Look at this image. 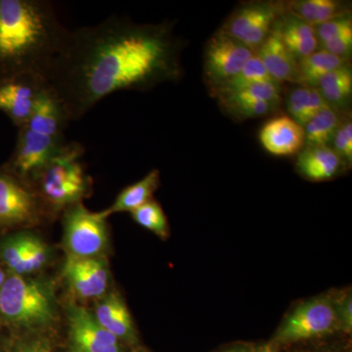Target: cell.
<instances>
[{
  "label": "cell",
  "instance_id": "cell-1",
  "mask_svg": "<svg viewBox=\"0 0 352 352\" xmlns=\"http://www.w3.org/2000/svg\"><path fill=\"white\" fill-rule=\"evenodd\" d=\"M179 47L168 24L138 25L110 17L71 31L45 80L69 120L76 122L115 92L176 80Z\"/></svg>",
  "mask_w": 352,
  "mask_h": 352
},
{
  "label": "cell",
  "instance_id": "cell-2",
  "mask_svg": "<svg viewBox=\"0 0 352 352\" xmlns=\"http://www.w3.org/2000/svg\"><path fill=\"white\" fill-rule=\"evenodd\" d=\"M69 32L47 0H0V80L27 74L45 78Z\"/></svg>",
  "mask_w": 352,
  "mask_h": 352
},
{
  "label": "cell",
  "instance_id": "cell-3",
  "mask_svg": "<svg viewBox=\"0 0 352 352\" xmlns=\"http://www.w3.org/2000/svg\"><path fill=\"white\" fill-rule=\"evenodd\" d=\"M69 122L63 104L48 87L31 119L18 129L15 148L3 166L32 184L44 166L66 144L65 131Z\"/></svg>",
  "mask_w": 352,
  "mask_h": 352
},
{
  "label": "cell",
  "instance_id": "cell-4",
  "mask_svg": "<svg viewBox=\"0 0 352 352\" xmlns=\"http://www.w3.org/2000/svg\"><path fill=\"white\" fill-rule=\"evenodd\" d=\"M85 152L80 143L66 142L32 182L50 215L82 203L91 193V178L82 163Z\"/></svg>",
  "mask_w": 352,
  "mask_h": 352
},
{
  "label": "cell",
  "instance_id": "cell-5",
  "mask_svg": "<svg viewBox=\"0 0 352 352\" xmlns=\"http://www.w3.org/2000/svg\"><path fill=\"white\" fill-rule=\"evenodd\" d=\"M50 284L31 276L8 275L0 289V323L13 330L50 326L56 318V303Z\"/></svg>",
  "mask_w": 352,
  "mask_h": 352
},
{
  "label": "cell",
  "instance_id": "cell-6",
  "mask_svg": "<svg viewBox=\"0 0 352 352\" xmlns=\"http://www.w3.org/2000/svg\"><path fill=\"white\" fill-rule=\"evenodd\" d=\"M50 217L31 183L0 166V234L24 230Z\"/></svg>",
  "mask_w": 352,
  "mask_h": 352
},
{
  "label": "cell",
  "instance_id": "cell-7",
  "mask_svg": "<svg viewBox=\"0 0 352 352\" xmlns=\"http://www.w3.org/2000/svg\"><path fill=\"white\" fill-rule=\"evenodd\" d=\"M338 331L330 296H315L294 308L275 333V344H295L325 337Z\"/></svg>",
  "mask_w": 352,
  "mask_h": 352
},
{
  "label": "cell",
  "instance_id": "cell-8",
  "mask_svg": "<svg viewBox=\"0 0 352 352\" xmlns=\"http://www.w3.org/2000/svg\"><path fill=\"white\" fill-rule=\"evenodd\" d=\"M64 247L69 256L78 258H102L109 245L105 217L92 212L82 203L63 212Z\"/></svg>",
  "mask_w": 352,
  "mask_h": 352
},
{
  "label": "cell",
  "instance_id": "cell-9",
  "mask_svg": "<svg viewBox=\"0 0 352 352\" xmlns=\"http://www.w3.org/2000/svg\"><path fill=\"white\" fill-rule=\"evenodd\" d=\"M50 258L48 245L25 229L6 234L0 239V263L8 275L31 276L45 267Z\"/></svg>",
  "mask_w": 352,
  "mask_h": 352
},
{
  "label": "cell",
  "instance_id": "cell-10",
  "mask_svg": "<svg viewBox=\"0 0 352 352\" xmlns=\"http://www.w3.org/2000/svg\"><path fill=\"white\" fill-rule=\"evenodd\" d=\"M43 76L27 74L0 80V111L20 129L31 119L39 100L47 90Z\"/></svg>",
  "mask_w": 352,
  "mask_h": 352
},
{
  "label": "cell",
  "instance_id": "cell-11",
  "mask_svg": "<svg viewBox=\"0 0 352 352\" xmlns=\"http://www.w3.org/2000/svg\"><path fill=\"white\" fill-rule=\"evenodd\" d=\"M256 53L221 31L208 41L205 53V76L212 89L231 80Z\"/></svg>",
  "mask_w": 352,
  "mask_h": 352
},
{
  "label": "cell",
  "instance_id": "cell-12",
  "mask_svg": "<svg viewBox=\"0 0 352 352\" xmlns=\"http://www.w3.org/2000/svg\"><path fill=\"white\" fill-rule=\"evenodd\" d=\"M280 12L279 6L270 2L247 4L233 14L222 31L256 52L274 29Z\"/></svg>",
  "mask_w": 352,
  "mask_h": 352
},
{
  "label": "cell",
  "instance_id": "cell-13",
  "mask_svg": "<svg viewBox=\"0 0 352 352\" xmlns=\"http://www.w3.org/2000/svg\"><path fill=\"white\" fill-rule=\"evenodd\" d=\"M63 276L76 296L82 300L102 298L109 288L107 261L102 258H78L67 256Z\"/></svg>",
  "mask_w": 352,
  "mask_h": 352
},
{
  "label": "cell",
  "instance_id": "cell-14",
  "mask_svg": "<svg viewBox=\"0 0 352 352\" xmlns=\"http://www.w3.org/2000/svg\"><path fill=\"white\" fill-rule=\"evenodd\" d=\"M73 346L83 352H122L119 340L102 327L85 307L69 305L67 309Z\"/></svg>",
  "mask_w": 352,
  "mask_h": 352
},
{
  "label": "cell",
  "instance_id": "cell-15",
  "mask_svg": "<svg viewBox=\"0 0 352 352\" xmlns=\"http://www.w3.org/2000/svg\"><path fill=\"white\" fill-rule=\"evenodd\" d=\"M259 139L266 151L278 157L293 156L305 144V129L289 116L268 120L261 129Z\"/></svg>",
  "mask_w": 352,
  "mask_h": 352
},
{
  "label": "cell",
  "instance_id": "cell-16",
  "mask_svg": "<svg viewBox=\"0 0 352 352\" xmlns=\"http://www.w3.org/2000/svg\"><path fill=\"white\" fill-rule=\"evenodd\" d=\"M268 75L276 82H300L298 61L284 45L280 38L277 24L268 38L256 50Z\"/></svg>",
  "mask_w": 352,
  "mask_h": 352
},
{
  "label": "cell",
  "instance_id": "cell-17",
  "mask_svg": "<svg viewBox=\"0 0 352 352\" xmlns=\"http://www.w3.org/2000/svg\"><path fill=\"white\" fill-rule=\"evenodd\" d=\"M95 318L102 327L118 340H135V328L132 317L122 296L115 292L102 296L97 305Z\"/></svg>",
  "mask_w": 352,
  "mask_h": 352
},
{
  "label": "cell",
  "instance_id": "cell-18",
  "mask_svg": "<svg viewBox=\"0 0 352 352\" xmlns=\"http://www.w3.org/2000/svg\"><path fill=\"white\" fill-rule=\"evenodd\" d=\"M342 159L328 146H307L298 155L296 168L310 182L333 179L340 173Z\"/></svg>",
  "mask_w": 352,
  "mask_h": 352
},
{
  "label": "cell",
  "instance_id": "cell-19",
  "mask_svg": "<svg viewBox=\"0 0 352 352\" xmlns=\"http://www.w3.org/2000/svg\"><path fill=\"white\" fill-rule=\"evenodd\" d=\"M280 38L296 61L309 56L319 46L315 27L289 14L283 22L277 23Z\"/></svg>",
  "mask_w": 352,
  "mask_h": 352
},
{
  "label": "cell",
  "instance_id": "cell-20",
  "mask_svg": "<svg viewBox=\"0 0 352 352\" xmlns=\"http://www.w3.org/2000/svg\"><path fill=\"white\" fill-rule=\"evenodd\" d=\"M161 184L159 170H152L142 179L126 187L116 198L113 205L107 210L99 212L102 217H108L118 212H132L136 208L153 200V195Z\"/></svg>",
  "mask_w": 352,
  "mask_h": 352
},
{
  "label": "cell",
  "instance_id": "cell-21",
  "mask_svg": "<svg viewBox=\"0 0 352 352\" xmlns=\"http://www.w3.org/2000/svg\"><path fill=\"white\" fill-rule=\"evenodd\" d=\"M347 65L346 58H340L321 50L298 61L300 82L307 87H317L324 76Z\"/></svg>",
  "mask_w": 352,
  "mask_h": 352
},
{
  "label": "cell",
  "instance_id": "cell-22",
  "mask_svg": "<svg viewBox=\"0 0 352 352\" xmlns=\"http://www.w3.org/2000/svg\"><path fill=\"white\" fill-rule=\"evenodd\" d=\"M326 106H329L328 104L314 87L296 88L289 94L287 101L289 118L302 127Z\"/></svg>",
  "mask_w": 352,
  "mask_h": 352
},
{
  "label": "cell",
  "instance_id": "cell-23",
  "mask_svg": "<svg viewBox=\"0 0 352 352\" xmlns=\"http://www.w3.org/2000/svg\"><path fill=\"white\" fill-rule=\"evenodd\" d=\"M317 87L329 106L344 105L352 94V73L349 64L324 76Z\"/></svg>",
  "mask_w": 352,
  "mask_h": 352
},
{
  "label": "cell",
  "instance_id": "cell-24",
  "mask_svg": "<svg viewBox=\"0 0 352 352\" xmlns=\"http://www.w3.org/2000/svg\"><path fill=\"white\" fill-rule=\"evenodd\" d=\"M289 10V14H293L314 27L344 15L342 4L333 0H303L294 2Z\"/></svg>",
  "mask_w": 352,
  "mask_h": 352
},
{
  "label": "cell",
  "instance_id": "cell-25",
  "mask_svg": "<svg viewBox=\"0 0 352 352\" xmlns=\"http://www.w3.org/2000/svg\"><path fill=\"white\" fill-rule=\"evenodd\" d=\"M270 80H273L268 75L267 71L264 68L263 62L261 61L258 55L254 54L241 69L237 75L233 76L231 80L222 83L219 87L214 88V91L217 97L224 96V95L244 89L250 85L270 82Z\"/></svg>",
  "mask_w": 352,
  "mask_h": 352
},
{
  "label": "cell",
  "instance_id": "cell-26",
  "mask_svg": "<svg viewBox=\"0 0 352 352\" xmlns=\"http://www.w3.org/2000/svg\"><path fill=\"white\" fill-rule=\"evenodd\" d=\"M340 126L337 113L326 106L305 124V143L307 146H328Z\"/></svg>",
  "mask_w": 352,
  "mask_h": 352
},
{
  "label": "cell",
  "instance_id": "cell-27",
  "mask_svg": "<svg viewBox=\"0 0 352 352\" xmlns=\"http://www.w3.org/2000/svg\"><path fill=\"white\" fill-rule=\"evenodd\" d=\"M132 219L139 226L156 234L161 239H168L170 226L163 208L157 201L151 200L131 212Z\"/></svg>",
  "mask_w": 352,
  "mask_h": 352
},
{
  "label": "cell",
  "instance_id": "cell-28",
  "mask_svg": "<svg viewBox=\"0 0 352 352\" xmlns=\"http://www.w3.org/2000/svg\"><path fill=\"white\" fill-rule=\"evenodd\" d=\"M279 83L274 80L256 83L250 87L241 89L233 94L219 97L222 103H235V102H256L263 101L270 103L277 104L280 101Z\"/></svg>",
  "mask_w": 352,
  "mask_h": 352
},
{
  "label": "cell",
  "instance_id": "cell-29",
  "mask_svg": "<svg viewBox=\"0 0 352 352\" xmlns=\"http://www.w3.org/2000/svg\"><path fill=\"white\" fill-rule=\"evenodd\" d=\"M227 112L239 119H252L267 115L277 104L270 102H235V103H222Z\"/></svg>",
  "mask_w": 352,
  "mask_h": 352
},
{
  "label": "cell",
  "instance_id": "cell-30",
  "mask_svg": "<svg viewBox=\"0 0 352 352\" xmlns=\"http://www.w3.org/2000/svg\"><path fill=\"white\" fill-rule=\"evenodd\" d=\"M315 27H316L315 32L319 41V45L340 38L344 34H352L351 18L347 15L340 16Z\"/></svg>",
  "mask_w": 352,
  "mask_h": 352
},
{
  "label": "cell",
  "instance_id": "cell-31",
  "mask_svg": "<svg viewBox=\"0 0 352 352\" xmlns=\"http://www.w3.org/2000/svg\"><path fill=\"white\" fill-rule=\"evenodd\" d=\"M338 331L351 333L352 330V296L351 289L333 298Z\"/></svg>",
  "mask_w": 352,
  "mask_h": 352
},
{
  "label": "cell",
  "instance_id": "cell-32",
  "mask_svg": "<svg viewBox=\"0 0 352 352\" xmlns=\"http://www.w3.org/2000/svg\"><path fill=\"white\" fill-rule=\"evenodd\" d=\"M333 151L337 153L340 159L352 161V122L346 120L342 126H339L333 138Z\"/></svg>",
  "mask_w": 352,
  "mask_h": 352
},
{
  "label": "cell",
  "instance_id": "cell-33",
  "mask_svg": "<svg viewBox=\"0 0 352 352\" xmlns=\"http://www.w3.org/2000/svg\"><path fill=\"white\" fill-rule=\"evenodd\" d=\"M7 352H52V347L46 338H29L16 340Z\"/></svg>",
  "mask_w": 352,
  "mask_h": 352
},
{
  "label": "cell",
  "instance_id": "cell-34",
  "mask_svg": "<svg viewBox=\"0 0 352 352\" xmlns=\"http://www.w3.org/2000/svg\"><path fill=\"white\" fill-rule=\"evenodd\" d=\"M321 47L322 50L327 51L335 56L347 59L352 50V34H344L340 38L321 44Z\"/></svg>",
  "mask_w": 352,
  "mask_h": 352
},
{
  "label": "cell",
  "instance_id": "cell-35",
  "mask_svg": "<svg viewBox=\"0 0 352 352\" xmlns=\"http://www.w3.org/2000/svg\"><path fill=\"white\" fill-rule=\"evenodd\" d=\"M251 352H277V349L275 346V344L271 342V344H266L256 347V349H252Z\"/></svg>",
  "mask_w": 352,
  "mask_h": 352
},
{
  "label": "cell",
  "instance_id": "cell-36",
  "mask_svg": "<svg viewBox=\"0 0 352 352\" xmlns=\"http://www.w3.org/2000/svg\"><path fill=\"white\" fill-rule=\"evenodd\" d=\"M7 277H8V273H7V271L6 270V268L3 267V265L0 263V289H1L4 283H6Z\"/></svg>",
  "mask_w": 352,
  "mask_h": 352
},
{
  "label": "cell",
  "instance_id": "cell-37",
  "mask_svg": "<svg viewBox=\"0 0 352 352\" xmlns=\"http://www.w3.org/2000/svg\"><path fill=\"white\" fill-rule=\"evenodd\" d=\"M69 352H83V351H80V349H76V347H75V346H73V347H72L71 351H69Z\"/></svg>",
  "mask_w": 352,
  "mask_h": 352
},
{
  "label": "cell",
  "instance_id": "cell-38",
  "mask_svg": "<svg viewBox=\"0 0 352 352\" xmlns=\"http://www.w3.org/2000/svg\"><path fill=\"white\" fill-rule=\"evenodd\" d=\"M0 352H7V349H4V347L1 346V342H0Z\"/></svg>",
  "mask_w": 352,
  "mask_h": 352
},
{
  "label": "cell",
  "instance_id": "cell-39",
  "mask_svg": "<svg viewBox=\"0 0 352 352\" xmlns=\"http://www.w3.org/2000/svg\"><path fill=\"white\" fill-rule=\"evenodd\" d=\"M226 352H240V351H227Z\"/></svg>",
  "mask_w": 352,
  "mask_h": 352
},
{
  "label": "cell",
  "instance_id": "cell-40",
  "mask_svg": "<svg viewBox=\"0 0 352 352\" xmlns=\"http://www.w3.org/2000/svg\"><path fill=\"white\" fill-rule=\"evenodd\" d=\"M2 328V325H1V323H0V329Z\"/></svg>",
  "mask_w": 352,
  "mask_h": 352
}]
</instances>
